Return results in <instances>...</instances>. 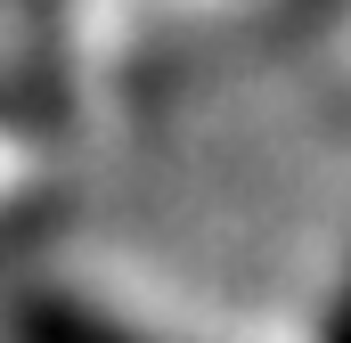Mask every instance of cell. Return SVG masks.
Masks as SVG:
<instances>
[{"mask_svg": "<svg viewBox=\"0 0 351 343\" xmlns=\"http://www.w3.org/2000/svg\"><path fill=\"white\" fill-rule=\"evenodd\" d=\"M16 343H139V335L90 319L74 303H33V311H16Z\"/></svg>", "mask_w": 351, "mask_h": 343, "instance_id": "obj_1", "label": "cell"}, {"mask_svg": "<svg viewBox=\"0 0 351 343\" xmlns=\"http://www.w3.org/2000/svg\"><path fill=\"white\" fill-rule=\"evenodd\" d=\"M335 343H351V303H343V319H335Z\"/></svg>", "mask_w": 351, "mask_h": 343, "instance_id": "obj_2", "label": "cell"}]
</instances>
